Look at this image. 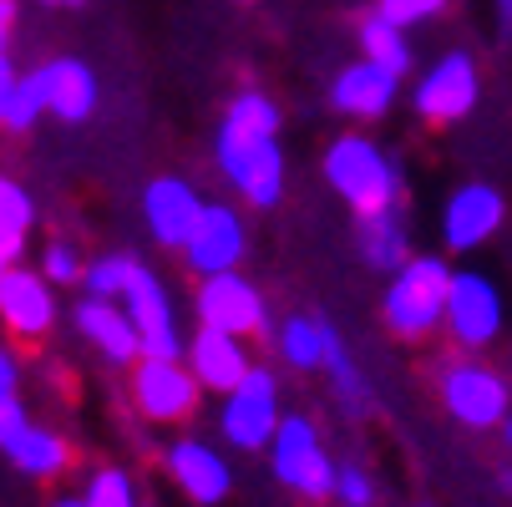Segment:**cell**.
Returning a JSON list of instances; mask_svg holds the SVG:
<instances>
[{
  "label": "cell",
  "instance_id": "obj_26",
  "mask_svg": "<svg viewBox=\"0 0 512 507\" xmlns=\"http://www.w3.org/2000/svg\"><path fill=\"white\" fill-rule=\"evenodd\" d=\"M41 112H51V71H46V66L26 71V77L16 82L11 107H6V127H11V132H26V127H36Z\"/></svg>",
  "mask_w": 512,
  "mask_h": 507
},
{
  "label": "cell",
  "instance_id": "obj_31",
  "mask_svg": "<svg viewBox=\"0 0 512 507\" xmlns=\"http://www.w3.org/2000/svg\"><path fill=\"white\" fill-rule=\"evenodd\" d=\"M87 507H137V492H132V482L122 477V472H97L92 477V487H87V497H82Z\"/></svg>",
  "mask_w": 512,
  "mask_h": 507
},
{
  "label": "cell",
  "instance_id": "obj_14",
  "mask_svg": "<svg viewBox=\"0 0 512 507\" xmlns=\"http://www.w3.org/2000/svg\"><path fill=\"white\" fill-rule=\"evenodd\" d=\"M142 219H148V234L168 249H183L188 234L203 219V198L193 183L183 178H153L148 193H142Z\"/></svg>",
  "mask_w": 512,
  "mask_h": 507
},
{
  "label": "cell",
  "instance_id": "obj_30",
  "mask_svg": "<svg viewBox=\"0 0 512 507\" xmlns=\"http://www.w3.org/2000/svg\"><path fill=\"white\" fill-rule=\"evenodd\" d=\"M41 274H46L51 284H77V279L87 274V264L77 259V244L51 239V244L41 249Z\"/></svg>",
  "mask_w": 512,
  "mask_h": 507
},
{
  "label": "cell",
  "instance_id": "obj_36",
  "mask_svg": "<svg viewBox=\"0 0 512 507\" xmlns=\"http://www.w3.org/2000/svg\"><path fill=\"white\" fill-rule=\"evenodd\" d=\"M0 386L16 391V355H11L6 345H0Z\"/></svg>",
  "mask_w": 512,
  "mask_h": 507
},
{
  "label": "cell",
  "instance_id": "obj_13",
  "mask_svg": "<svg viewBox=\"0 0 512 507\" xmlns=\"http://www.w3.org/2000/svg\"><path fill=\"white\" fill-rule=\"evenodd\" d=\"M507 219V203L492 183H462L452 198H447V213H442V239L467 254V249H482Z\"/></svg>",
  "mask_w": 512,
  "mask_h": 507
},
{
  "label": "cell",
  "instance_id": "obj_42",
  "mask_svg": "<svg viewBox=\"0 0 512 507\" xmlns=\"http://www.w3.org/2000/svg\"><path fill=\"white\" fill-rule=\"evenodd\" d=\"M507 442H512V421H507Z\"/></svg>",
  "mask_w": 512,
  "mask_h": 507
},
{
  "label": "cell",
  "instance_id": "obj_12",
  "mask_svg": "<svg viewBox=\"0 0 512 507\" xmlns=\"http://www.w3.org/2000/svg\"><path fill=\"white\" fill-rule=\"evenodd\" d=\"M198 320L213 330H229V335H259L264 330V295L234 269V274H213L198 289Z\"/></svg>",
  "mask_w": 512,
  "mask_h": 507
},
{
  "label": "cell",
  "instance_id": "obj_21",
  "mask_svg": "<svg viewBox=\"0 0 512 507\" xmlns=\"http://www.w3.org/2000/svg\"><path fill=\"white\" fill-rule=\"evenodd\" d=\"M360 249H365V264L396 274L411 259V234H406L401 208H381L371 219H360Z\"/></svg>",
  "mask_w": 512,
  "mask_h": 507
},
{
  "label": "cell",
  "instance_id": "obj_35",
  "mask_svg": "<svg viewBox=\"0 0 512 507\" xmlns=\"http://www.w3.org/2000/svg\"><path fill=\"white\" fill-rule=\"evenodd\" d=\"M16 71H11V61H6V51H0V127H6V107H11V92H16Z\"/></svg>",
  "mask_w": 512,
  "mask_h": 507
},
{
  "label": "cell",
  "instance_id": "obj_33",
  "mask_svg": "<svg viewBox=\"0 0 512 507\" xmlns=\"http://www.w3.org/2000/svg\"><path fill=\"white\" fill-rule=\"evenodd\" d=\"M335 497H340L345 507H371V502H376V482H371V472L340 467V477H335Z\"/></svg>",
  "mask_w": 512,
  "mask_h": 507
},
{
  "label": "cell",
  "instance_id": "obj_10",
  "mask_svg": "<svg viewBox=\"0 0 512 507\" xmlns=\"http://www.w3.org/2000/svg\"><path fill=\"white\" fill-rule=\"evenodd\" d=\"M122 300H127V315H132V325H137V335H142V355L178 360L183 335H178L173 300H168V289L158 284V274L137 264V274H132V284H127V295H122Z\"/></svg>",
  "mask_w": 512,
  "mask_h": 507
},
{
  "label": "cell",
  "instance_id": "obj_22",
  "mask_svg": "<svg viewBox=\"0 0 512 507\" xmlns=\"http://www.w3.org/2000/svg\"><path fill=\"white\" fill-rule=\"evenodd\" d=\"M31 224H36V208H31V193L11 178H0V274L16 264V254L26 249L31 239Z\"/></svg>",
  "mask_w": 512,
  "mask_h": 507
},
{
  "label": "cell",
  "instance_id": "obj_20",
  "mask_svg": "<svg viewBox=\"0 0 512 507\" xmlns=\"http://www.w3.org/2000/svg\"><path fill=\"white\" fill-rule=\"evenodd\" d=\"M51 71V112L61 122H87L97 112V77H92V66L87 61H46Z\"/></svg>",
  "mask_w": 512,
  "mask_h": 507
},
{
  "label": "cell",
  "instance_id": "obj_23",
  "mask_svg": "<svg viewBox=\"0 0 512 507\" xmlns=\"http://www.w3.org/2000/svg\"><path fill=\"white\" fill-rule=\"evenodd\" d=\"M6 452H11V462H16L26 477H56V472L66 467V442L51 437V431H41V426H31V421L6 442Z\"/></svg>",
  "mask_w": 512,
  "mask_h": 507
},
{
  "label": "cell",
  "instance_id": "obj_17",
  "mask_svg": "<svg viewBox=\"0 0 512 507\" xmlns=\"http://www.w3.org/2000/svg\"><path fill=\"white\" fill-rule=\"evenodd\" d=\"M396 71L376 66V61H355L345 66L335 87H330V107L345 112V117H381L391 102H396Z\"/></svg>",
  "mask_w": 512,
  "mask_h": 507
},
{
  "label": "cell",
  "instance_id": "obj_3",
  "mask_svg": "<svg viewBox=\"0 0 512 507\" xmlns=\"http://www.w3.org/2000/svg\"><path fill=\"white\" fill-rule=\"evenodd\" d=\"M213 158H218L224 178H229L249 203H259V208L279 203V193H284V153H279V137H239V132L218 127Z\"/></svg>",
  "mask_w": 512,
  "mask_h": 507
},
{
  "label": "cell",
  "instance_id": "obj_24",
  "mask_svg": "<svg viewBox=\"0 0 512 507\" xmlns=\"http://www.w3.org/2000/svg\"><path fill=\"white\" fill-rule=\"evenodd\" d=\"M325 345H330V325L315 320V315H289L284 330H279V355H284L295 371L325 366Z\"/></svg>",
  "mask_w": 512,
  "mask_h": 507
},
{
  "label": "cell",
  "instance_id": "obj_40",
  "mask_svg": "<svg viewBox=\"0 0 512 507\" xmlns=\"http://www.w3.org/2000/svg\"><path fill=\"white\" fill-rule=\"evenodd\" d=\"M46 6H77V0H46Z\"/></svg>",
  "mask_w": 512,
  "mask_h": 507
},
{
  "label": "cell",
  "instance_id": "obj_29",
  "mask_svg": "<svg viewBox=\"0 0 512 507\" xmlns=\"http://www.w3.org/2000/svg\"><path fill=\"white\" fill-rule=\"evenodd\" d=\"M132 274H137V259L132 254H102V259L87 264L82 284L92 289V300H117V295H127Z\"/></svg>",
  "mask_w": 512,
  "mask_h": 507
},
{
  "label": "cell",
  "instance_id": "obj_19",
  "mask_svg": "<svg viewBox=\"0 0 512 507\" xmlns=\"http://www.w3.org/2000/svg\"><path fill=\"white\" fill-rule=\"evenodd\" d=\"M77 325H82V335H87L107 360H117V366H127V360H137V355H142V335H137L132 315H127V310H117L112 300H82Z\"/></svg>",
  "mask_w": 512,
  "mask_h": 507
},
{
  "label": "cell",
  "instance_id": "obj_39",
  "mask_svg": "<svg viewBox=\"0 0 512 507\" xmlns=\"http://www.w3.org/2000/svg\"><path fill=\"white\" fill-rule=\"evenodd\" d=\"M51 507H87V502H71V497H61V502H51Z\"/></svg>",
  "mask_w": 512,
  "mask_h": 507
},
{
  "label": "cell",
  "instance_id": "obj_9",
  "mask_svg": "<svg viewBox=\"0 0 512 507\" xmlns=\"http://www.w3.org/2000/svg\"><path fill=\"white\" fill-rule=\"evenodd\" d=\"M442 401L462 426H497V421H507L512 391L497 371L477 366V360H462V366H447V376H442Z\"/></svg>",
  "mask_w": 512,
  "mask_h": 507
},
{
  "label": "cell",
  "instance_id": "obj_8",
  "mask_svg": "<svg viewBox=\"0 0 512 507\" xmlns=\"http://www.w3.org/2000/svg\"><path fill=\"white\" fill-rule=\"evenodd\" d=\"M249 249V234H244V219L229 208V203H203V219L198 229L188 234L183 244V259L198 279H213V274H234L239 259Z\"/></svg>",
  "mask_w": 512,
  "mask_h": 507
},
{
  "label": "cell",
  "instance_id": "obj_7",
  "mask_svg": "<svg viewBox=\"0 0 512 507\" xmlns=\"http://www.w3.org/2000/svg\"><path fill=\"white\" fill-rule=\"evenodd\" d=\"M477 87H482L477 61H472L467 51H447V56L416 82V97H411V102H416V112H421L426 122L447 127V122H462V117L477 107Z\"/></svg>",
  "mask_w": 512,
  "mask_h": 507
},
{
  "label": "cell",
  "instance_id": "obj_25",
  "mask_svg": "<svg viewBox=\"0 0 512 507\" xmlns=\"http://www.w3.org/2000/svg\"><path fill=\"white\" fill-rule=\"evenodd\" d=\"M360 46H365V61H376V66L396 71V77H406V71H411L406 31H401L396 21H386L381 11H376V16H365V26H360Z\"/></svg>",
  "mask_w": 512,
  "mask_h": 507
},
{
  "label": "cell",
  "instance_id": "obj_28",
  "mask_svg": "<svg viewBox=\"0 0 512 507\" xmlns=\"http://www.w3.org/2000/svg\"><path fill=\"white\" fill-rule=\"evenodd\" d=\"M325 371L335 376V391H340L345 411H365L371 391H365V381H360V371H355V360H350V350H345V340H340L335 330H330V345H325Z\"/></svg>",
  "mask_w": 512,
  "mask_h": 507
},
{
  "label": "cell",
  "instance_id": "obj_34",
  "mask_svg": "<svg viewBox=\"0 0 512 507\" xmlns=\"http://www.w3.org/2000/svg\"><path fill=\"white\" fill-rule=\"evenodd\" d=\"M26 426V411H21V401H16V391H6L0 386V447H6L16 431Z\"/></svg>",
  "mask_w": 512,
  "mask_h": 507
},
{
  "label": "cell",
  "instance_id": "obj_16",
  "mask_svg": "<svg viewBox=\"0 0 512 507\" xmlns=\"http://www.w3.org/2000/svg\"><path fill=\"white\" fill-rule=\"evenodd\" d=\"M188 360H193V376H198V386H208V391H234L254 366H249V355H244V345H239V335H229V330H213V325H203L198 335H193V345H188Z\"/></svg>",
  "mask_w": 512,
  "mask_h": 507
},
{
  "label": "cell",
  "instance_id": "obj_41",
  "mask_svg": "<svg viewBox=\"0 0 512 507\" xmlns=\"http://www.w3.org/2000/svg\"><path fill=\"white\" fill-rule=\"evenodd\" d=\"M0 51H6V26H0Z\"/></svg>",
  "mask_w": 512,
  "mask_h": 507
},
{
  "label": "cell",
  "instance_id": "obj_6",
  "mask_svg": "<svg viewBox=\"0 0 512 507\" xmlns=\"http://www.w3.org/2000/svg\"><path fill=\"white\" fill-rule=\"evenodd\" d=\"M502 320H507L502 289L477 269H457L452 274V300H447V335L467 350H482L502 335Z\"/></svg>",
  "mask_w": 512,
  "mask_h": 507
},
{
  "label": "cell",
  "instance_id": "obj_11",
  "mask_svg": "<svg viewBox=\"0 0 512 507\" xmlns=\"http://www.w3.org/2000/svg\"><path fill=\"white\" fill-rule=\"evenodd\" d=\"M132 401L153 421H178L198 406V376L188 366H178V360L142 355V366L132 371Z\"/></svg>",
  "mask_w": 512,
  "mask_h": 507
},
{
  "label": "cell",
  "instance_id": "obj_32",
  "mask_svg": "<svg viewBox=\"0 0 512 507\" xmlns=\"http://www.w3.org/2000/svg\"><path fill=\"white\" fill-rule=\"evenodd\" d=\"M376 11L406 31V26H421V21H431V16H442V11H447V0H381Z\"/></svg>",
  "mask_w": 512,
  "mask_h": 507
},
{
  "label": "cell",
  "instance_id": "obj_27",
  "mask_svg": "<svg viewBox=\"0 0 512 507\" xmlns=\"http://www.w3.org/2000/svg\"><path fill=\"white\" fill-rule=\"evenodd\" d=\"M224 132L239 137H279V107L264 92H239L224 112Z\"/></svg>",
  "mask_w": 512,
  "mask_h": 507
},
{
  "label": "cell",
  "instance_id": "obj_5",
  "mask_svg": "<svg viewBox=\"0 0 512 507\" xmlns=\"http://www.w3.org/2000/svg\"><path fill=\"white\" fill-rule=\"evenodd\" d=\"M279 381L254 366L229 396H224V411H218V426H224V437L244 452H259L274 442V431H279Z\"/></svg>",
  "mask_w": 512,
  "mask_h": 507
},
{
  "label": "cell",
  "instance_id": "obj_37",
  "mask_svg": "<svg viewBox=\"0 0 512 507\" xmlns=\"http://www.w3.org/2000/svg\"><path fill=\"white\" fill-rule=\"evenodd\" d=\"M492 6H497V31L512 36V0H492Z\"/></svg>",
  "mask_w": 512,
  "mask_h": 507
},
{
  "label": "cell",
  "instance_id": "obj_2",
  "mask_svg": "<svg viewBox=\"0 0 512 507\" xmlns=\"http://www.w3.org/2000/svg\"><path fill=\"white\" fill-rule=\"evenodd\" d=\"M447 300H452V269H447V259L411 254L391 274V284H386L381 315H386V325L401 340H421L436 325H447Z\"/></svg>",
  "mask_w": 512,
  "mask_h": 507
},
{
  "label": "cell",
  "instance_id": "obj_15",
  "mask_svg": "<svg viewBox=\"0 0 512 507\" xmlns=\"http://www.w3.org/2000/svg\"><path fill=\"white\" fill-rule=\"evenodd\" d=\"M0 320H6L16 335H26V340L46 335V330H51V320H56L51 279L11 264L6 274H0Z\"/></svg>",
  "mask_w": 512,
  "mask_h": 507
},
{
  "label": "cell",
  "instance_id": "obj_1",
  "mask_svg": "<svg viewBox=\"0 0 512 507\" xmlns=\"http://www.w3.org/2000/svg\"><path fill=\"white\" fill-rule=\"evenodd\" d=\"M325 178L360 219H371L381 208H396V198H401V168L386 158L381 142L360 137V132H345L325 148Z\"/></svg>",
  "mask_w": 512,
  "mask_h": 507
},
{
  "label": "cell",
  "instance_id": "obj_18",
  "mask_svg": "<svg viewBox=\"0 0 512 507\" xmlns=\"http://www.w3.org/2000/svg\"><path fill=\"white\" fill-rule=\"evenodd\" d=\"M168 472H173V482H178L193 502H203V507H213V502L229 497V462L218 457L213 447H203V442H173V447H168Z\"/></svg>",
  "mask_w": 512,
  "mask_h": 507
},
{
  "label": "cell",
  "instance_id": "obj_38",
  "mask_svg": "<svg viewBox=\"0 0 512 507\" xmlns=\"http://www.w3.org/2000/svg\"><path fill=\"white\" fill-rule=\"evenodd\" d=\"M11 21H16V0H0V26L11 31Z\"/></svg>",
  "mask_w": 512,
  "mask_h": 507
},
{
  "label": "cell",
  "instance_id": "obj_4",
  "mask_svg": "<svg viewBox=\"0 0 512 507\" xmlns=\"http://www.w3.org/2000/svg\"><path fill=\"white\" fill-rule=\"evenodd\" d=\"M269 457H274V477L284 487H295L305 497H330L335 492V467L320 447V431L310 416H284L279 431H274V442H269Z\"/></svg>",
  "mask_w": 512,
  "mask_h": 507
}]
</instances>
